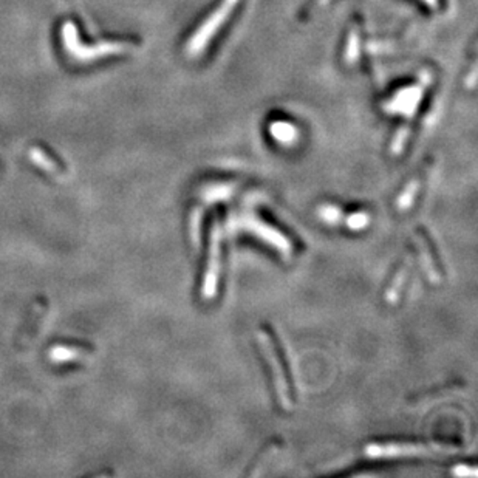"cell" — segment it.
I'll use <instances>...</instances> for the list:
<instances>
[{
    "instance_id": "obj_1",
    "label": "cell",
    "mask_w": 478,
    "mask_h": 478,
    "mask_svg": "<svg viewBox=\"0 0 478 478\" xmlns=\"http://www.w3.org/2000/svg\"><path fill=\"white\" fill-rule=\"evenodd\" d=\"M457 447L445 445H369L366 454L371 458H401V457H435L455 454Z\"/></svg>"
},
{
    "instance_id": "obj_2",
    "label": "cell",
    "mask_w": 478,
    "mask_h": 478,
    "mask_svg": "<svg viewBox=\"0 0 478 478\" xmlns=\"http://www.w3.org/2000/svg\"><path fill=\"white\" fill-rule=\"evenodd\" d=\"M257 341H259L260 352H262L265 361L268 362L269 369H271L274 387H276V392H277V398H279V403L282 404L283 408H286V411H290V408H293V399H291V395H290V387H288V382H286L285 370H283L279 354H277L273 339L266 332H264V330H259Z\"/></svg>"
},
{
    "instance_id": "obj_3",
    "label": "cell",
    "mask_w": 478,
    "mask_h": 478,
    "mask_svg": "<svg viewBox=\"0 0 478 478\" xmlns=\"http://www.w3.org/2000/svg\"><path fill=\"white\" fill-rule=\"evenodd\" d=\"M220 265H222V232L220 224L215 222L211 231L210 256H207V265L202 286V295L205 300H211L215 298L220 277Z\"/></svg>"
},
{
    "instance_id": "obj_4",
    "label": "cell",
    "mask_w": 478,
    "mask_h": 478,
    "mask_svg": "<svg viewBox=\"0 0 478 478\" xmlns=\"http://www.w3.org/2000/svg\"><path fill=\"white\" fill-rule=\"evenodd\" d=\"M240 226L248 232L254 234L260 240L269 243L273 248H276L279 253L283 254L285 259H290L293 254V246L290 240L286 239L283 234H281L273 226L265 223L262 219H259L257 215H243L240 219Z\"/></svg>"
},
{
    "instance_id": "obj_5",
    "label": "cell",
    "mask_w": 478,
    "mask_h": 478,
    "mask_svg": "<svg viewBox=\"0 0 478 478\" xmlns=\"http://www.w3.org/2000/svg\"><path fill=\"white\" fill-rule=\"evenodd\" d=\"M413 239L416 241V246L420 249V254H421V264L423 268L425 271V276L429 277V281L432 283H440L441 282V274L438 273L437 265H435V260L432 257V251L429 248V243L425 241V239L421 236V234H413Z\"/></svg>"
},
{
    "instance_id": "obj_6",
    "label": "cell",
    "mask_w": 478,
    "mask_h": 478,
    "mask_svg": "<svg viewBox=\"0 0 478 478\" xmlns=\"http://www.w3.org/2000/svg\"><path fill=\"white\" fill-rule=\"evenodd\" d=\"M411 266H412V257L408 256V257H406L404 264L401 266H399L396 274L393 276L392 283H390L389 290L386 293V300L389 303H395L399 299V294H401L404 285H406L407 277H408V273H411Z\"/></svg>"
},
{
    "instance_id": "obj_7",
    "label": "cell",
    "mask_w": 478,
    "mask_h": 478,
    "mask_svg": "<svg viewBox=\"0 0 478 478\" xmlns=\"http://www.w3.org/2000/svg\"><path fill=\"white\" fill-rule=\"evenodd\" d=\"M85 350L73 345H53L48 350V359L55 364H67L80 361L85 356Z\"/></svg>"
},
{
    "instance_id": "obj_8",
    "label": "cell",
    "mask_w": 478,
    "mask_h": 478,
    "mask_svg": "<svg viewBox=\"0 0 478 478\" xmlns=\"http://www.w3.org/2000/svg\"><path fill=\"white\" fill-rule=\"evenodd\" d=\"M420 188H421V173L408 181V185L404 188L401 197L398 198V210L399 211H407L408 207L413 205Z\"/></svg>"
},
{
    "instance_id": "obj_9",
    "label": "cell",
    "mask_w": 478,
    "mask_h": 478,
    "mask_svg": "<svg viewBox=\"0 0 478 478\" xmlns=\"http://www.w3.org/2000/svg\"><path fill=\"white\" fill-rule=\"evenodd\" d=\"M28 155H30V160L42 170L51 173V175H59L60 173V168L58 166V164L51 160L45 152H42L39 147H33V149H30Z\"/></svg>"
},
{
    "instance_id": "obj_10",
    "label": "cell",
    "mask_w": 478,
    "mask_h": 478,
    "mask_svg": "<svg viewBox=\"0 0 478 478\" xmlns=\"http://www.w3.org/2000/svg\"><path fill=\"white\" fill-rule=\"evenodd\" d=\"M202 219H203V210H202V207H195L192 214H190V239H192V246L195 249H198V246H200Z\"/></svg>"
},
{
    "instance_id": "obj_11",
    "label": "cell",
    "mask_w": 478,
    "mask_h": 478,
    "mask_svg": "<svg viewBox=\"0 0 478 478\" xmlns=\"http://www.w3.org/2000/svg\"><path fill=\"white\" fill-rule=\"evenodd\" d=\"M369 222H370L369 214H366V212H356V214H352L349 217V219H347V226H349L350 229L358 231V229L366 228V226L369 224Z\"/></svg>"
},
{
    "instance_id": "obj_12",
    "label": "cell",
    "mask_w": 478,
    "mask_h": 478,
    "mask_svg": "<svg viewBox=\"0 0 478 478\" xmlns=\"http://www.w3.org/2000/svg\"><path fill=\"white\" fill-rule=\"evenodd\" d=\"M319 214L324 220H327L330 223H337L339 220H341V211H339L336 206H332V205H330V206L327 205L324 207H320Z\"/></svg>"
},
{
    "instance_id": "obj_13",
    "label": "cell",
    "mask_w": 478,
    "mask_h": 478,
    "mask_svg": "<svg viewBox=\"0 0 478 478\" xmlns=\"http://www.w3.org/2000/svg\"><path fill=\"white\" fill-rule=\"evenodd\" d=\"M276 129H279V132H276V130H273V134L279 138V140L282 141H291L293 140V132H294V129L291 126H286V124H279V126H274Z\"/></svg>"
},
{
    "instance_id": "obj_14",
    "label": "cell",
    "mask_w": 478,
    "mask_h": 478,
    "mask_svg": "<svg viewBox=\"0 0 478 478\" xmlns=\"http://www.w3.org/2000/svg\"><path fill=\"white\" fill-rule=\"evenodd\" d=\"M452 474L457 475V477H477V469L475 466H465V465H460L457 466Z\"/></svg>"
}]
</instances>
